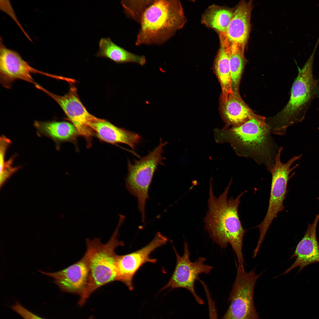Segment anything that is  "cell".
<instances>
[{"mask_svg":"<svg viewBox=\"0 0 319 319\" xmlns=\"http://www.w3.org/2000/svg\"><path fill=\"white\" fill-rule=\"evenodd\" d=\"M318 129L319 130V127L318 128Z\"/></svg>","mask_w":319,"mask_h":319,"instance_id":"484cf974","label":"cell"},{"mask_svg":"<svg viewBox=\"0 0 319 319\" xmlns=\"http://www.w3.org/2000/svg\"><path fill=\"white\" fill-rule=\"evenodd\" d=\"M97 57L106 58L117 64L134 63L144 66L146 63L144 56L131 53L114 43L110 38H101L99 42Z\"/></svg>","mask_w":319,"mask_h":319,"instance_id":"ac0fdd59","label":"cell"},{"mask_svg":"<svg viewBox=\"0 0 319 319\" xmlns=\"http://www.w3.org/2000/svg\"><path fill=\"white\" fill-rule=\"evenodd\" d=\"M221 102L222 114L229 124L233 127L240 126L258 115L245 103L239 93L233 92Z\"/></svg>","mask_w":319,"mask_h":319,"instance_id":"e0dca14e","label":"cell"},{"mask_svg":"<svg viewBox=\"0 0 319 319\" xmlns=\"http://www.w3.org/2000/svg\"><path fill=\"white\" fill-rule=\"evenodd\" d=\"M167 144V142L162 143L160 139L159 144L147 155L135 160L134 164L128 161L126 187L129 192L137 199L143 222L145 221V204L149 198V187L158 165L162 163L163 148Z\"/></svg>","mask_w":319,"mask_h":319,"instance_id":"8992f818","label":"cell"},{"mask_svg":"<svg viewBox=\"0 0 319 319\" xmlns=\"http://www.w3.org/2000/svg\"><path fill=\"white\" fill-rule=\"evenodd\" d=\"M91 128L102 141L111 144H124L133 149L141 140L138 134L118 127L104 119L98 118Z\"/></svg>","mask_w":319,"mask_h":319,"instance_id":"2e32d148","label":"cell"},{"mask_svg":"<svg viewBox=\"0 0 319 319\" xmlns=\"http://www.w3.org/2000/svg\"><path fill=\"white\" fill-rule=\"evenodd\" d=\"M252 2H240L225 31L220 33L230 45H235L245 49L250 29Z\"/></svg>","mask_w":319,"mask_h":319,"instance_id":"5bb4252c","label":"cell"},{"mask_svg":"<svg viewBox=\"0 0 319 319\" xmlns=\"http://www.w3.org/2000/svg\"><path fill=\"white\" fill-rule=\"evenodd\" d=\"M167 237L158 232L147 245L132 253L125 255H117L116 259V281L124 284L130 291L134 287L133 279L139 269L145 263H156L157 260L150 256L152 252L165 244Z\"/></svg>","mask_w":319,"mask_h":319,"instance_id":"8fae6325","label":"cell"},{"mask_svg":"<svg viewBox=\"0 0 319 319\" xmlns=\"http://www.w3.org/2000/svg\"><path fill=\"white\" fill-rule=\"evenodd\" d=\"M124 220L119 219L116 227L109 240L103 243L100 239L95 238L86 240V250L82 258L88 268L89 276L86 287L78 302L82 306L90 295L99 288L116 281V259L115 253L118 246L124 245L119 240L118 235L120 227Z\"/></svg>","mask_w":319,"mask_h":319,"instance_id":"277c9868","label":"cell"},{"mask_svg":"<svg viewBox=\"0 0 319 319\" xmlns=\"http://www.w3.org/2000/svg\"><path fill=\"white\" fill-rule=\"evenodd\" d=\"M282 150L283 147H280L276 156L273 167L269 171L272 178L268 207L264 219L257 227L260 233L257 243L260 245L263 242L273 220L277 217L278 213L283 210L284 208L283 202L288 192L287 189L288 183L294 173L291 175H289L299 166V164H296L293 167L292 166V165L300 159L302 156L301 154L294 156L287 162L283 163L281 159Z\"/></svg>","mask_w":319,"mask_h":319,"instance_id":"52a82bcc","label":"cell"},{"mask_svg":"<svg viewBox=\"0 0 319 319\" xmlns=\"http://www.w3.org/2000/svg\"><path fill=\"white\" fill-rule=\"evenodd\" d=\"M313 56L312 55L299 69L291 89L290 99L286 106L272 122L267 123L274 134L283 136L289 126L302 122L313 101L314 90L319 83L313 74Z\"/></svg>","mask_w":319,"mask_h":319,"instance_id":"5b68a950","label":"cell"},{"mask_svg":"<svg viewBox=\"0 0 319 319\" xmlns=\"http://www.w3.org/2000/svg\"><path fill=\"white\" fill-rule=\"evenodd\" d=\"M244 49L236 45H230V66L233 92L239 93V87L244 65Z\"/></svg>","mask_w":319,"mask_h":319,"instance_id":"7402d4cb","label":"cell"},{"mask_svg":"<svg viewBox=\"0 0 319 319\" xmlns=\"http://www.w3.org/2000/svg\"><path fill=\"white\" fill-rule=\"evenodd\" d=\"M152 1L122 0L120 3L126 16L139 23L145 11Z\"/></svg>","mask_w":319,"mask_h":319,"instance_id":"603a6c76","label":"cell"},{"mask_svg":"<svg viewBox=\"0 0 319 319\" xmlns=\"http://www.w3.org/2000/svg\"><path fill=\"white\" fill-rule=\"evenodd\" d=\"M14 158L15 156H13L8 160H5L2 164H0L1 186L19 168V167L13 166L12 164Z\"/></svg>","mask_w":319,"mask_h":319,"instance_id":"cb8c5ba5","label":"cell"},{"mask_svg":"<svg viewBox=\"0 0 319 319\" xmlns=\"http://www.w3.org/2000/svg\"><path fill=\"white\" fill-rule=\"evenodd\" d=\"M34 125L39 134L50 138L57 144L69 140L78 134L74 125L66 121H35Z\"/></svg>","mask_w":319,"mask_h":319,"instance_id":"ffe728a7","label":"cell"},{"mask_svg":"<svg viewBox=\"0 0 319 319\" xmlns=\"http://www.w3.org/2000/svg\"><path fill=\"white\" fill-rule=\"evenodd\" d=\"M178 0H152L143 13L135 42L136 46L160 45L171 38L185 22Z\"/></svg>","mask_w":319,"mask_h":319,"instance_id":"3957f363","label":"cell"},{"mask_svg":"<svg viewBox=\"0 0 319 319\" xmlns=\"http://www.w3.org/2000/svg\"><path fill=\"white\" fill-rule=\"evenodd\" d=\"M70 82L68 92L63 95H58L49 91L39 84L36 88L45 93L60 106L71 123L76 128L78 134L89 139L93 131L92 124L98 118L87 110L80 100L76 87Z\"/></svg>","mask_w":319,"mask_h":319,"instance_id":"30bf717a","label":"cell"},{"mask_svg":"<svg viewBox=\"0 0 319 319\" xmlns=\"http://www.w3.org/2000/svg\"><path fill=\"white\" fill-rule=\"evenodd\" d=\"M39 271L54 279V283L62 291L80 296L86 287L89 276L88 266L82 257L74 263L57 272Z\"/></svg>","mask_w":319,"mask_h":319,"instance_id":"4fadbf2b","label":"cell"},{"mask_svg":"<svg viewBox=\"0 0 319 319\" xmlns=\"http://www.w3.org/2000/svg\"><path fill=\"white\" fill-rule=\"evenodd\" d=\"M172 247L176 258L175 267L170 280L162 288L160 291L169 288L171 289L179 288L185 289L192 294L199 304L203 305L204 303V300L195 292V282L198 279L200 274L202 273L208 274L213 267L205 264L206 259L204 257H200L195 262L191 261L188 244L185 241L184 242V252L182 256L179 255L173 245Z\"/></svg>","mask_w":319,"mask_h":319,"instance_id":"9c48e42d","label":"cell"},{"mask_svg":"<svg viewBox=\"0 0 319 319\" xmlns=\"http://www.w3.org/2000/svg\"><path fill=\"white\" fill-rule=\"evenodd\" d=\"M44 72L32 66L17 51L6 48L1 38L0 43V82L4 87L9 89L16 80H20L33 84L36 83L31 74Z\"/></svg>","mask_w":319,"mask_h":319,"instance_id":"7c38bea8","label":"cell"},{"mask_svg":"<svg viewBox=\"0 0 319 319\" xmlns=\"http://www.w3.org/2000/svg\"><path fill=\"white\" fill-rule=\"evenodd\" d=\"M237 273L228 299V308L222 319H259L253 302L255 286L261 274L246 272L237 266Z\"/></svg>","mask_w":319,"mask_h":319,"instance_id":"ba28073f","label":"cell"},{"mask_svg":"<svg viewBox=\"0 0 319 319\" xmlns=\"http://www.w3.org/2000/svg\"><path fill=\"white\" fill-rule=\"evenodd\" d=\"M12 308L24 319H45L32 313L18 302L13 305Z\"/></svg>","mask_w":319,"mask_h":319,"instance_id":"d4e9b609","label":"cell"},{"mask_svg":"<svg viewBox=\"0 0 319 319\" xmlns=\"http://www.w3.org/2000/svg\"><path fill=\"white\" fill-rule=\"evenodd\" d=\"M319 219V213L316 215L313 222L308 223L306 231L302 238L298 244L290 259L295 257L292 264L283 274L288 273L297 267L299 272L306 266L319 263V244L316 235V230Z\"/></svg>","mask_w":319,"mask_h":319,"instance_id":"9a60e30c","label":"cell"},{"mask_svg":"<svg viewBox=\"0 0 319 319\" xmlns=\"http://www.w3.org/2000/svg\"><path fill=\"white\" fill-rule=\"evenodd\" d=\"M220 39L221 47L215 61L214 69L221 86L223 102L233 92L230 66V45L223 38H220Z\"/></svg>","mask_w":319,"mask_h":319,"instance_id":"d6986e66","label":"cell"},{"mask_svg":"<svg viewBox=\"0 0 319 319\" xmlns=\"http://www.w3.org/2000/svg\"><path fill=\"white\" fill-rule=\"evenodd\" d=\"M225 133V137L238 156L251 159L271 170L280 147L264 117L258 115Z\"/></svg>","mask_w":319,"mask_h":319,"instance_id":"7a4b0ae2","label":"cell"},{"mask_svg":"<svg viewBox=\"0 0 319 319\" xmlns=\"http://www.w3.org/2000/svg\"><path fill=\"white\" fill-rule=\"evenodd\" d=\"M233 12L229 10L212 6L203 15L202 22L208 27L217 30L220 33L224 32L231 20Z\"/></svg>","mask_w":319,"mask_h":319,"instance_id":"44dd1931","label":"cell"},{"mask_svg":"<svg viewBox=\"0 0 319 319\" xmlns=\"http://www.w3.org/2000/svg\"><path fill=\"white\" fill-rule=\"evenodd\" d=\"M210 182L208 210L204 219L205 229L213 240L222 248H225L230 244L237 256L238 265L243 266L242 242L246 230L242 226L238 210L240 198L247 191L235 198L228 199L230 181L222 193L217 198Z\"/></svg>","mask_w":319,"mask_h":319,"instance_id":"6da1fadb","label":"cell"}]
</instances>
